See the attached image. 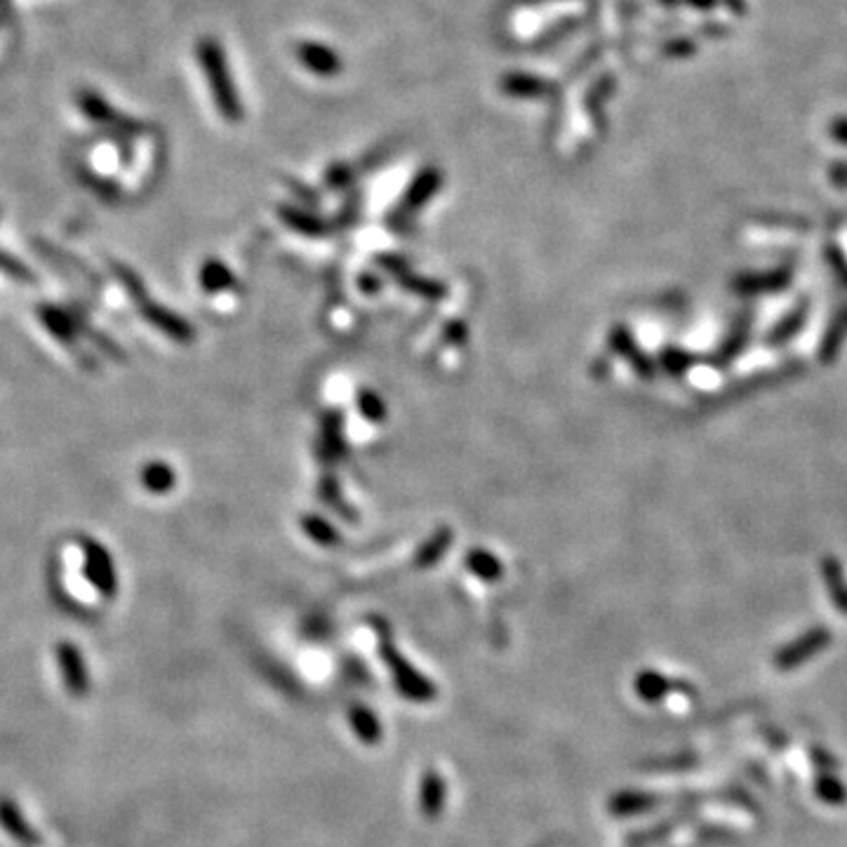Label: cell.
<instances>
[{"instance_id": "cell-6", "label": "cell", "mask_w": 847, "mask_h": 847, "mask_svg": "<svg viewBox=\"0 0 847 847\" xmlns=\"http://www.w3.org/2000/svg\"><path fill=\"white\" fill-rule=\"evenodd\" d=\"M504 88L509 90L511 95L535 97V95H539V92H542L544 83H542V80L532 78V76H520V73H516V76H509L504 80Z\"/></svg>"}, {"instance_id": "cell-3", "label": "cell", "mask_w": 847, "mask_h": 847, "mask_svg": "<svg viewBox=\"0 0 847 847\" xmlns=\"http://www.w3.org/2000/svg\"><path fill=\"white\" fill-rule=\"evenodd\" d=\"M297 57L306 69L318 73V76L330 78L335 73L342 71V59L337 57L335 50H330L328 45L320 43H302L297 48Z\"/></svg>"}, {"instance_id": "cell-4", "label": "cell", "mask_w": 847, "mask_h": 847, "mask_svg": "<svg viewBox=\"0 0 847 847\" xmlns=\"http://www.w3.org/2000/svg\"><path fill=\"white\" fill-rule=\"evenodd\" d=\"M822 570H824V579H826V589H829V593H831V600L836 603V608L840 612H845V615H847V584H845L843 570H840L838 560L826 558Z\"/></svg>"}, {"instance_id": "cell-2", "label": "cell", "mask_w": 847, "mask_h": 847, "mask_svg": "<svg viewBox=\"0 0 847 847\" xmlns=\"http://www.w3.org/2000/svg\"><path fill=\"white\" fill-rule=\"evenodd\" d=\"M831 638H833L831 631L824 629V626H815V629L805 631L798 640L784 645V648L777 652L775 655L777 671H793L798 669V666H803L808 659L819 655L824 648H829Z\"/></svg>"}, {"instance_id": "cell-1", "label": "cell", "mask_w": 847, "mask_h": 847, "mask_svg": "<svg viewBox=\"0 0 847 847\" xmlns=\"http://www.w3.org/2000/svg\"><path fill=\"white\" fill-rule=\"evenodd\" d=\"M200 62H203L205 71H208L219 109L224 111L226 118H238L240 104L236 97V88H233L229 78V69H226L224 64L222 50H219L215 43H203V48H200Z\"/></svg>"}, {"instance_id": "cell-7", "label": "cell", "mask_w": 847, "mask_h": 847, "mask_svg": "<svg viewBox=\"0 0 847 847\" xmlns=\"http://www.w3.org/2000/svg\"><path fill=\"white\" fill-rule=\"evenodd\" d=\"M810 760L819 772H836L840 768V760L822 746H810Z\"/></svg>"}, {"instance_id": "cell-5", "label": "cell", "mask_w": 847, "mask_h": 847, "mask_svg": "<svg viewBox=\"0 0 847 847\" xmlns=\"http://www.w3.org/2000/svg\"><path fill=\"white\" fill-rule=\"evenodd\" d=\"M815 796L826 805H845L847 786L833 772H819L815 779Z\"/></svg>"}]
</instances>
